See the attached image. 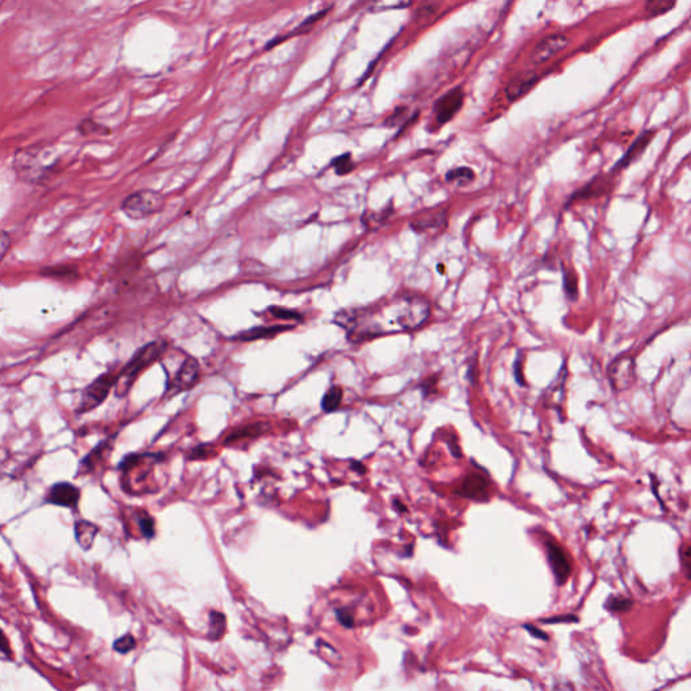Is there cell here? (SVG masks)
Listing matches in <instances>:
<instances>
[{"label": "cell", "instance_id": "1", "mask_svg": "<svg viewBox=\"0 0 691 691\" xmlns=\"http://www.w3.org/2000/svg\"><path fill=\"white\" fill-rule=\"evenodd\" d=\"M431 306L428 300L420 296H404L385 307L370 324L365 327V333H377L410 331L422 327L430 318Z\"/></svg>", "mask_w": 691, "mask_h": 691}, {"label": "cell", "instance_id": "2", "mask_svg": "<svg viewBox=\"0 0 691 691\" xmlns=\"http://www.w3.org/2000/svg\"><path fill=\"white\" fill-rule=\"evenodd\" d=\"M167 345L164 342H152L149 345L143 346L141 350L135 353V355L130 359L125 369L116 377L115 390L118 396H125L134 383V380L140 375L142 370L149 368L154 360L161 357Z\"/></svg>", "mask_w": 691, "mask_h": 691}, {"label": "cell", "instance_id": "3", "mask_svg": "<svg viewBox=\"0 0 691 691\" xmlns=\"http://www.w3.org/2000/svg\"><path fill=\"white\" fill-rule=\"evenodd\" d=\"M46 154L38 149L19 150L14 157V170L25 182L41 184L51 176L54 164H45Z\"/></svg>", "mask_w": 691, "mask_h": 691}, {"label": "cell", "instance_id": "4", "mask_svg": "<svg viewBox=\"0 0 691 691\" xmlns=\"http://www.w3.org/2000/svg\"><path fill=\"white\" fill-rule=\"evenodd\" d=\"M165 204L162 193L153 189H142L131 193L122 203V211L131 219H143L160 212Z\"/></svg>", "mask_w": 691, "mask_h": 691}, {"label": "cell", "instance_id": "5", "mask_svg": "<svg viewBox=\"0 0 691 691\" xmlns=\"http://www.w3.org/2000/svg\"><path fill=\"white\" fill-rule=\"evenodd\" d=\"M115 375L110 374V373H104L100 377H98L83 392L78 412H90V410L98 408L100 404L105 401L108 393L115 386Z\"/></svg>", "mask_w": 691, "mask_h": 691}, {"label": "cell", "instance_id": "6", "mask_svg": "<svg viewBox=\"0 0 691 691\" xmlns=\"http://www.w3.org/2000/svg\"><path fill=\"white\" fill-rule=\"evenodd\" d=\"M608 377L611 380V384L613 389L617 392L625 390L630 388L635 383L636 374H635V362L633 359L628 355H623L620 358L615 359L609 369H608Z\"/></svg>", "mask_w": 691, "mask_h": 691}, {"label": "cell", "instance_id": "7", "mask_svg": "<svg viewBox=\"0 0 691 691\" xmlns=\"http://www.w3.org/2000/svg\"><path fill=\"white\" fill-rule=\"evenodd\" d=\"M546 549H547V556L550 562L552 573L556 579V583L562 586L566 583V581L570 578L571 574V563L566 555L563 549L554 541L552 539H549L546 541Z\"/></svg>", "mask_w": 691, "mask_h": 691}, {"label": "cell", "instance_id": "8", "mask_svg": "<svg viewBox=\"0 0 691 691\" xmlns=\"http://www.w3.org/2000/svg\"><path fill=\"white\" fill-rule=\"evenodd\" d=\"M568 37L564 34H552L546 38L541 39L536 43L534 51L531 53V63L532 64H543L549 61L554 56H556L559 51H563L568 45Z\"/></svg>", "mask_w": 691, "mask_h": 691}, {"label": "cell", "instance_id": "9", "mask_svg": "<svg viewBox=\"0 0 691 691\" xmlns=\"http://www.w3.org/2000/svg\"><path fill=\"white\" fill-rule=\"evenodd\" d=\"M463 90L462 87H457L454 90H448L439 100L435 103V116L437 123L445 125L450 122L454 116L458 114L463 104Z\"/></svg>", "mask_w": 691, "mask_h": 691}, {"label": "cell", "instance_id": "10", "mask_svg": "<svg viewBox=\"0 0 691 691\" xmlns=\"http://www.w3.org/2000/svg\"><path fill=\"white\" fill-rule=\"evenodd\" d=\"M80 499V490L72 484L60 482L51 487L46 501L57 506L65 508H76Z\"/></svg>", "mask_w": 691, "mask_h": 691}, {"label": "cell", "instance_id": "11", "mask_svg": "<svg viewBox=\"0 0 691 691\" xmlns=\"http://www.w3.org/2000/svg\"><path fill=\"white\" fill-rule=\"evenodd\" d=\"M462 497L475 499V501H487L489 494V482L485 477L479 474H469L463 481L457 492Z\"/></svg>", "mask_w": 691, "mask_h": 691}, {"label": "cell", "instance_id": "12", "mask_svg": "<svg viewBox=\"0 0 691 691\" xmlns=\"http://www.w3.org/2000/svg\"><path fill=\"white\" fill-rule=\"evenodd\" d=\"M197 377H199V363L194 359H187L180 368L179 373L170 386L169 393L175 396L180 392H184L192 388L194 383L197 381Z\"/></svg>", "mask_w": 691, "mask_h": 691}, {"label": "cell", "instance_id": "13", "mask_svg": "<svg viewBox=\"0 0 691 691\" xmlns=\"http://www.w3.org/2000/svg\"><path fill=\"white\" fill-rule=\"evenodd\" d=\"M539 73L536 72H523L520 75L513 78L512 81L506 85L505 88V96L509 102H516L519 100L520 98H523L525 93L529 90H532V87L538 83Z\"/></svg>", "mask_w": 691, "mask_h": 691}, {"label": "cell", "instance_id": "14", "mask_svg": "<svg viewBox=\"0 0 691 691\" xmlns=\"http://www.w3.org/2000/svg\"><path fill=\"white\" fill-rule=\"evenodd\" d=\"M653 131H650V130L643 131L640 135H639V138L629 146L627 153L624 154L623 158L615 164V167L612 169V173L613 172H618V170H621L624 167H629L636 158H639L641 154H643V152L645 150V147L648 146V143L653 140Z\"/></svg>", "mask_w": 691, "mask_h": 691}, {"label": "cell", "instance_id": "15", "mask_svg": "<svg viewBox=\"0 0 691 691\" xmlns=\"http://www.w3.org/2000/svg\"><path fill=\"white\" fill-rule=\"evenodd\" d=\"M99 532V528L87 520H80L75 524V538L83 550H90Z\"/></svg>", "mask_w": 691, "mask_h": 691}, {"label": "cell", "instance_id": "16", "mask_svg": "<svg viewBox=\"0 0 691 691\" xmlns=\"http://www.w3.org/2000/svg\"><path fill=\"white\" fill-rule=\"evenodd\" d=\"M266 428H268V425L264 424V422H256V424L244 425V427L234 430L230 435L226 437L224 443L226 445H230V443H235V442H241L244 439L256 437V436L261 435L264 431H266Z\"/></svg>", "mask_w": 691, "mask_h": 691}, {"label": "cell", "instance_id": "17", "mask_svg": "<svg viewBox=\"0 0 691 691\" xmlns=\"http://www.w3.org/2000/svg\"><path fill=\"white\" fill-rule=\"evenodd\" d=\"M289 327H285V326H273V327H256V328H251L249 331H246L244 333H241L238 338L241 341H244V342H249V341H256V339H261V338H270L276 333H282L285 330H288Z\"/></svg>", "mask_w": 691, "mask_h": 691}, {"label": "cell", "instance_id": "18", "mask_svg": "<svg viewBox=\"0 0 691 691\" xmlns=\"http://www.w3.org/2000/svg\"><path fill=\"white\" fill-rule=\"evenodd\" d=\"M42 276L51 277V279H60V280H73L77 277V268L73 265H57V266H49L41 271Z\"/></svg>", "mask_w": 691, "mask_h": 691}, {"label": "cell", "instance_id": "19", "mask_svg": "<svg viewBox=\"0 0 691 691\" xmlns=\"http://www.w3.org/2000/svg\"><path fill=\"white\" fill-rule=\"evenodd\" d=\"M474 177H475V175H474L473 169L467 167H459L448 170L447 175H446V181L457 184V185H467L473 181Z\"/></svg>", "mask_w": 691, "mask_h": 691}, {"label": "cell", "instance_id": "20", "mask_svg": "<svg viewBox=\"0 0 691 691\" xmlns=\"http://www.w3.org/2000/svg\"><path fill=\"white\" fill-rule=\"evenodd\" d=\"M446 222V212H439L436 215H432L431 218L419 219L410 224V227L415 231L431 230V229H439L445 224Z\"/></svg>", "mask_w": 691, "mask_h": 691}, {"label": "cell", "instance_id": "21", "mask_svg": "<svg viewBox=\"0 0 691 691\" xmlns=\"http://www.w3.org/2000/svg\"><path fill=\"white\" fill-rule=\"evenodd\" d=\"M342 397H343V392L339 386H333L331 389H328L321 400L323 410L326 412H333L338 410L341 405Z\"/></svg>", "mask_w": 691, "mask_h": 691}, {"label": "cell", "instance_id": "22", "mask_svg": "<svg viewBox=\"0 0 691 691\" xmlns=\"http://www.w3.org/2000/svg\"><path fill=\"white\" fill-rule=\"evenodd\" d=\"M633 606V602L621 596H611L605 603V608L612 613H624Z\"/></svg>", "mask_w": 691, "mask_h": 691}, {"label": "cell", "instance_id": "23", "mask_svg": "<svg viewBox=\"0 0 691 691\" xmlns=\"http://www.w3.org/2000/svg\"><path fill=\"white\" fill-rule=\"evenodd\" d=\"M564 292L570 300H576L578 297V279L573 270H563Z\"/></svg>", "mask_w": 691, "mask_h": 691}, {"label": "cell", "instance_id": "24", "mask_svg": "<svg viewBox=\"0 0 691 691\" xmlns=\"http://www.w3.org/2000/svg\"><path fill=\"white\" fill-rule=\"evenodd\" d=\"M674 7H675V3L666 1V0H658V1H648L645 6V11L650 16H658V15L666 14Z\"/></svg>", "mask_w": 691, "mask_h": 691}, {"label": "cell", "instance_id": "25", "mask_svg": "<svg viewBox=\"0 0 691 691\" xmlns=\"http://www.w3.org/2000/svg\"><path fill=\"white\" fill-rule=\"evenodd\" d=\"M333 167L338 175H347L348 172H351L354 169L351 154L347 153L336 157L333 161Z\"/></svg>", "mask_w": 691, "mask_h": 691}, {"label": "cell", "instance_id": "26", "mask_svg": "<svg viewBox=\"0 0 691 691\" xmlns=\"http://www.w3.org/2000/svg\"><path fill=\"white\" fill-rule=\"evenodd\" d=\"M78 131L84 135H90V134H108V128H103L99 123L93 122L92 119H85L80 123L78 126Z\"/></svg>", "mask_w": 691, "mask_h": 691}, {"label": "cell", "instance_id": "27", "mask_svg": "<svg viewBox=\"0 0 691 691\" xmlns=\"http://www.w3.org/2000/svg\"><path fill=\"white\" fill-rule=\"evenodd\" d=\"M135 639L131 635H125L114 643V650L116 653H128L135 648Z\"/></svg>", "mask_w": 691, "mask_h": 691}, {"label": "cell", "instance_id": "28", "mask_svg": "<svg viewBox=\"0 0 691 691\" xmlns=\"http://www.w3.org/2000/svg\"><path fill=\"white\" fill-rule=\"evenodd\" d=\"M270 312L273 313V316H276L279 319H286V321H300L301 319V315H298L295 311H289V309H284V308H270Z\"/></svg>", "mask_w": 691, "mask_h": 691}, {"label": "cell", "instance_id": "29", "mask_svg": "<svg viewBox=\"0 0 691 691\" xmlns=\"http://www.w3.org/2000/svg\"><path fill=\"white\" fill-rule=\"evenodd\" d=\"M211 625H212V630H214V633H212L214 639H218V636H220V633L224 629V615L214 612L211 615Z\"/></svg>", "mask_w": 691, "mask_h": 691}, {"label": "cell", "instance_id": "30", "mask_svg": "<svg viewBox=\"0 0 691 691\" xmlns=\"http://www.w3.org/2000/svg\"><path fill=\"white\" fill-rule=\"evenodd\" d=\"M140 526H141L142 534L146 538H153L154 521L152 517H149L147 514H143L141 519H140Z\"/></svg>", "mask_w": 691, "mask_h": 691}, {"label": "cell", "instance_id": "31", "mask_svg": "<svg viewBox=\"0 0 691 691\" xmlns=\"http://www.w3.org/2000/svg\"><path fill=\"white\" fill-rule=\"evenodd\" d=\"M439 6H440L439 3H427V4H424L422 7H420V9L417 10V13H416V18H417V19H424V18L431 16L432 14L436 13V10L439 9Z\"/></svg>", "mask_w": 691, "mask_h": 691}, {"label": "cell", "instance_id": "32", "mask_svg": "<svg viewBox=\"0 0 691 691\" xmlns=\"http://www.w3.org/2000/svg\"><path fill=\"white\" fill-rule=\"evenodd\" d=\"M214 451V447L212 446H197L192 450L191 452V458L192 459H204V458H208L211 455V452Z\"/></svg>", "mask_w": 691, "mask_h": 691}, {"label": "cell", "instance_id": "33", "mask_svg": "<svg viewBox=\"0 0 691 691\" xmlns=\"http://www.w3.org/2000/svg\"><path fill=\"white\" fill-rule=\"evenodd\" d=\"M11 246V238L7 232L0 231V261L9 253Z\"/></svg>", "mask_w": 691, "mask_h": 691}, {"label": "cell", "instance_id": "34", "mask_svg": "<svg viewBox=\"0 0 691 691\" xmlns=\"http://www.w3.org/2000/svg\"><path fill=\"white\" fill-rule=\"evenodd\" d=\"M405 114H407V108L405 107H398L396 111H395V114L388 118L386 126H396L398 122H401L404 119Z\"/></svg>", "mask_w": 691, "mask_h": 691}, {"label": "cell", "instance_id": "35", "mask_svg": "<svg viewBox=\"0 0 691 691\" xmlns=\"http://www.w3.org/2000/svg\"><path fill=\"white\" fill-rule=\"evenodd\" d=\"M576 623L578 621V617L576 615H556V617H552V618H544L543 623L546 624H558V623Z\"/></svg>", "mask_w": 691, "mask_h": 691}, {"label": "cell", "instance_id": "36", "mask_svg": "<svg viewBox=\"0 0 691 691\" xmlns=\"http://www.w3.org/2000/svg\"><path fill=\"white\" fill-rule=\"evenodd\" d=\"M682 562L686 571V576H690V546L686 544L682 551Z\"/></svg>", "mask_w": 691, "mask_h": 691}, {"label": "cell", "instance_id": "37", "mask_svg": "<svg viewBox=\"0 0 691 691\" xmlns=\"http://www.w3.org/2000/svg\"><path fill=\"white\" fill-rule=\"evenodd\" d=\"M524 628L534 638L541 639V640H549V635L546 632H543L541 629H538V628H535L534 625H528V624H525Z\"/></svg>", "mask_w": 691, "mask_h": 691}, {"label": "cell", "instance_id": "38", "mask_svg": "<svg viewBox=\"0 0 691 691\" xmlns=\"http://www.w3.org/2000/svg\"><path fill=\"white\" fill-rule=\"evenodd\" d=\"M0 651L6 653L7 656L11 653V651H10V644H9V640H7L6 635H4L1 630H0Z\"/></svg>", "mask_w": 691, "mask_h": 691}, {"label": "cell", "instance_id": "39", "mask_svg": "<svg viewBox=\"0 0 691 691\" xmlns=\"http://www.w3.org/2000/svg\"><path fill=\"white\" fill-rule=\"evenodd\" d=\"M554 691H574V689H573V687H571V685H568V683H562V685H559L556 689H554Z\"/></svg>", "mask_w": 691, "mask_h": 691}]
</instances>
